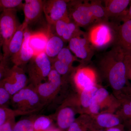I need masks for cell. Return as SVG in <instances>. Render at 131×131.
Returning <instances> with one entry per match:
<instances>
[{
	"mask_svg": "<svg viewBox=\"0 0 131 131\" xmlns=\"http://www.w3.org/2000/svg\"><path fill=\"white\" fill-rule=\"evenodd\" d=\"M120 105L119 100L100 86L93 98L87 114L93 116L102 113H115Z\"/></svg>",
	"mask_w": 131,
	"mask_h": 131,
	"instance_id": "obj_3",
	"label": "cell"
},
{
	"mask_svg": "<svg viewBox=\"0 0 131 131\" xmlns=\"http://www.w3.org/2000/svg\"><path fill=\"white\" fill-rule=\"evenodd\" d=\"M121 96H124L126 98L127 100L128 101V102H129V104H130V105L131 106V98H129V97H127V96H124V95H121Z\"/></svg>",
	"mask_w": 131,
	"mask_h": 131,
	"instance_id": "obj_41",
	"label": "cell"
},
{
	"mask_svg": "<svg viewBox=\"0 0 131 131\" xmlns=\"http://www.w3.org/2000/svg\"><path fill=\"white\" fill-rule=\"evenodd\" d=\"M118 99L121 105L115 113L120 117L124 126L131 130V106L125 96H121Z\"/></svg>",
	"mask_w": 131,
	"mask_h": 131,
	"instance_id": "obj_24",
	"label": "cell"
},
{
	"mask_svg": "<svg viewBox=\"0 0 131 131\" xmlns=\"http://www.w3.org/2000/svg\"><path fill=\"white\" fill-rule=\"evenodd\" d=\"M33 120L24 119L16 122L13 131H34Z\"/></svg>",
	"mask_w": 131,
	"mask_h": 131,
	"instance_id": "obj_32",
	"label": "cell"
},
{
	"mask_svg": "<svg viewBox=\"0 0 131 131\" xmlns=\"http://www.w3.org/2000/svg\"><path fill=\"white\" fill-rule=\"evenodd\" d=\"M44 1L25 0L23 10L25 15L24 22L28 26L37 21L43 13Z\"/></svg>",
	"mask_w": 131,
	"mask_h": 131,
	"instance_id": "obj_16",
	"label": "cell"
},
{
	"mask_svg": "<svg viewBox=\"0 0 131 131\" xmlns=\"http://www.w3.org/2000/svg\"><path fill=\"white\" fill-rule=\"evenodd\" d=\"M12 96V102L17 108L16 110L32 113L41 105L40 96L32 84Z\"/></svg>",
	"mask_w": 131,
	"mask_h": 131,
	"instance_id": "obj_5",
	"label": "cell"
},
{
	"mask_svg": "<svg viewBox=\"0 0 131 131\" xmlns=\"http://www.w3.org/2000/svg\"><path fill=\"white\" fill-rule=\"evenodd\" d=\"M80 113L77 107L68 99L58 111L57 116V122L59 129L68 130L75 121L76 115Z\"/></svg>",
	"mask_w": 131,
	"mask_h": 131,
	"instance_id": "obj_13",
	"label": "cell"
},
{
	"mask_svg": "<svg viewBox=\"0 0 131 131\" xmlns=\"http://www.w3.org/2000/svg\"><path fill=\"white\" fill-rule=\"evenodd\" d=\"M114 45L119 46L125 55H131V20L119 26Z\"/></svg>",
	"mask_w": 131,
	"mask_h": 131,
	"instance_id": "obj_18",
	"label": "cell"
},
{
	"mask_svg": "<svg viewBox=\"0 0 131 131\" xmlns=\"http://www.w3.org/2000/svg\"><path fill=\"white\" fill-rule=\"evenodd\" d=\"M3 58V54L1 52H0V62Z\"/></svg>",
	"mask_w": 131,
	"mask_h": 131,
	"instance_id": "obj_43",
	"label": "cell"
},
{
	"mask_svg": "<svg viewBox=\"0 0 131 131\" xmlns=\"http://www.w3.org/2000/svg\"><path fill=\"white\" fill-rule=\"evenodd\" d=\"M12 95L3 87L0 86V106L6 104L9 101Z\"/></svg>",
	"mask_w": 131,
	"mask_h": 131,
	"instance_id": "obj_34",
	"label": "cell"
},
{
	"mask_svg": "<svg viewBox=\"0 0 131 131\" xmlns=\"http://www.w3.org/2000/svg\"><path fill=\"white\" fill-rule=\"evenodd\" d=\"M47 78V81L34 86L40 99L46 101L52 99L57 94L63 81L62 76L52 68Z\"/></svg>",
	"mask_w": 131,
	"mask_h": 131,
	"instance_id": "obj_12",
	"label": "cell"
},
{
	"mask_svg": "<svg viewBox=\"0 0 131 131\" xmlns=\"http://www.w3.org/2000/svg\"><path fill=\"white\" fill-rule=\"evenodd\" d=\"M100 86L98 84L87 89L78 93L74 96L70 98L81 114H87L94 96Z\"/></svg>",
	"mask_w": 131,
	"mask_h": 131,
	"instance_id": "obj_15",
	"label": "cell"
},
{
	"mask_svg": "<svg viewBox=\"0 0 131 131\" xmlns=\"http://www.w3.org/2000/svg\"><path fill=\"white\" fill-rule=\"evenodd\" d=\"M131 131V130H128V131Z\"/></svg>",
	"mask_w": 131,
	"mask_h": 131,
	"instance_id": "obj_45",
	"label": "cell"
},
{
	"mask_svg": "<svg viewBox=\"0 0 131 131\" xmlns=\"http://www.w3.org/2000/svg\"><path fill=\"white\" fill-rule=\"evenodd\" d=\"M52 121L49 117L41 116L33 120L34 131H48L52 127Z\"/></svg>",
	"mask_w": 131,
	"mask_h": 131,
	"instance_id": "obj_28",
	"label": "cell"
},
{
	"mask_svg": "<svg viewBox=\"0 0 131 131\" xmlns=\"http://www.w3.org/2000/svg\"><path fill=\"white\" fill-rule=\"evenodd\" d=\"M50 33L43 31L31 32L29 45L33 51L34 56L45 51Z\"/></svg>",
	"mask_w": 131,
	"mask_h": 131,
	"instance_id": "obj_22",
	"label": "cell"
},
{
	"mask_svg": "<svg viewBox=\"0 0 131 131\" xmlns=\"http://www.w3.org/2000/svg\"><path fill=\"white\" fill-rule=\"evenodd\" d=\"M50 60L52 68L56 71L61 76L66 75L70 72H72L74 69L73 67L69 66L56 58Z\"/></svg>",
	"mask_w": 131,
	"mask_h": 131,
	"instance_id": "obj_31",
	"label": "cell"
},
{
	"mask_svg": "<svg viewBox=\"0 0 131 131\" xmlns=\"http://www.w3.org/2000/svg\"><path fill=\"white\" fill-rule=\"evenodd\" d=\"M17 11L8 9L0 14V39L2 49L6 47L21 25L17 17Z\"/></svg>",
	"mask_w": 131,
	"mask_h": 131,
	"instance_id": "obj_8",
	"label": "cell"
},
{
	"mask_svg": "<svg viewBox=\"0 0 131 131\" xmlns=\"http://www.w3.org/2000/svg\"><path fill=\"white\" fill-rule=\"evenodd\" d=\"M27 82L28 78L24 69L14 65L0 82V86L3 87L13 96L26 87Z\"/></svg>",
	"mask_w": 131,
	"mask_h": 131,
	"instance_id": "obj_10",
	"label": "cell"
},
{
	"mask_svg": "<svg viewBox=\"0 0 131 131\" xmlns=\"http://www.w3.org/2000/svg\"><path fill=\"white\" fill-rule=\"evenodd\" d=\"M93 128L92 117L89 115L81 114L67 130L68 131H92Z\"/></svg>",
	"mask_w": 131,
	"mask_h": 131,
	"instance_id": "obj_25",
	"label": "cell"
},
{
	"mask_svg": "<svg viewBox=\"0 0 131 131\" xmlns=\"http://www.w3.org/2000/svg\"><path fill=\"white\" fill-rule=\"evenodd\" d=\"M68 13L71 20L79 27L91 26L96 23L88 1H69Z\"/></svg>",
	"mask_w": 131,
	"mask_h": 131,
	"instance_id": "obj_6",
	"label": "cell"
},
{
	"mask_svg": "<svg viewBox=\"0 0 131 131\" xmlns=\"http://www.w3.org/2000/svg\"><path fill=\"white\" fill-rule=\"evenodd\" d=\"M106 14L109 18L119 19L127 11L131 1L130 0H106L104 1Z\"/></svg>",
	"mask_w": 131,
	"mask_h": 131,
	"instance_id": "obj_20",
	"label": "cell"
},
{
	"mask_svg": "<svg viewBox=\"0 0 131 131\" xmlns=\"http://www.w3.org/2000/svg\"><path fill=\"white\" fill-rule=\"evenodd\" d=\"M48 131H62V130L59 129V128L58 129V128H54V127H52Z\"/></svg>",
	"mask_w": 131,
	"mask_h": 131,
	"instance_id": "obj_40",
	"label": "cell"
},
{
	"mask_svg": "<svg viewBox=\"0 0 131 131\" xmlns=\"http://www.w3.org/2000/svg\"><path fill=\"white\" fill-rule=\"evenodd\" d=\"M28 27L24 22L19 27L6 47L2 49L3 58L8 59L18 52L23 45L26 28Z\"/></svg>",
	"mask_w": 131,
	"mask_h": 131,
	"instance_id": "obj_14",
	"label": "cell"
},
{
	"mask_svg": "<svg viewBox=\"0 0 131 131\" xmlns=\"http://www.w3.org/2000/svg\"><path fill=\"white\" fill-rule=\"evenodd\" d=\"M28 27L26 28L23 45L18 53L10 59L14 65L20 67L29 62L34 56L33 51L29 45L31 34Z\"/></svg>",
	"mask_w": 131,
	"mask_h": 131,
	"instance_id": "obj_17",
	"label": "cell"
},
{
	"mask_svg": "<svg viewBox=\"0 0 131 131\" xmlns=\"http://www.w3.org/2000/svg\"><path fill=\"white\" fill-rule=\"evenodd\" d=\"M122 95L131 98V84H129L124 88L120 96Z\"/></svg>",
	"mask_w": 131,
	"mask_h": 131,
	"instance_id": "obj_38",
	"label": "cell"
},
{
	"mask_svg": "<svg viewBox=\"0 0 131 131\" xmlns=\"http://www.w3.org/2000/svg\"><path fill=\"white\" fill-rule=\"evenodd\" d=\"M31 113L18 110H12L5 107L0 106V126L9 119L18 115H24Z\"/></svg>",
	"mask_w": 131,
	"mask_h": 131,
	"instance_id": "obj_27",
	"label": "cell"
},
{
	"mask_svg": "<svg viewBox=\"0 0 131 131\" xmlns=\"http://www.w3.org/2000/svg\"><path fill=\"white\" fill-rule=\"evenodd\" d=\"M119 26L104 21L96 22L90 26L87 34L94 49H102L111 45H114Z\"/></svg>",
	"mask_w": 131,
	"mask_h": 131,
	"instance_id": "obj_2",
	"label": "cell"
},
{
	"mask_svg": "<svg viewBox=\"0 0 131 131\" xmlns=\"http://www.w3.org/2000/svg\"><path fill=\"white\" fill-rule=\"evenodd\" d=\"M124 62L126 69L127 77L131 81V55H125Z\"/></svg>",
	"mask_w": 131,
	"mask_h": 131,
	"instance_id": "obj_36",
	"label": "cell"
},
{
	"mask_svg": "<svg viewBox=\"0 0 131 131\" xmlns=\"http://www.w3.org/2000/svg\"><path fill=\"white\" fill-rule=\"evenodd\" d=\"M9 59L3 58L0 62V82L5 78L10 69L9 65Z\"/></svg>",
	"mask_w": 131,
	"mask_h": 131,
	"instance_id": "obj_33",
	"label": "cell"
},
{
	"mask_svg": "<svg viewBox=\"0 0 131 131\" xmlns=\"http://www.w3.org/2000/svg\"><path fill=\"white\" fill-rule=\"evenodd\" d=\"M81 30L80 27L72 21L62 20L57 24L56 33L64 42H69Z\"/></svg>",
	"mask_w": 131,
	"mask_h": 131,
	"instance_id": "obj_21",
	"label": "cell"
},
{
	"mask_svg": "<svg viewBox=\"0 0 131 131\" xmlns=\"http://www.w3.org/2000/svg\"><path fill=\"white\" fill-rule=\"evenodd\" d=\"M92 131H106L105 130H103V129H96L95 128H93L92 129Z\"/></svg>",
	"mask_w": 131,
	"mask_h": 131,
	"instance_id": "obj_42",
	"label": "cell"
},
{
	"mask_svg": "<svg viewBox=\"0 0 131 131\" xmlns=\"http://www.w3.org/2000/svg\"><path fill=\"white\" fill-rule=\"evenodd\" d=\"M90 5L96 23L99 21H108V19L105 9L101 1H91Z\"/></svg>",
	"mask_w": 131,
	"mask_h": 131,
	"instance_id": "obj_26",
	"label": "cell"
},
{
	"mask_svg": "<svg viewBox=\"0 0 131 131\" xmlns=\"http://www.w3.org/2000/svg\"><path fill=\"white\" fill-rule=\"evenodd\" d=\"M64 43L56 34L50 32L45 52L50 59L55 58L64 47Z\"/></svg>",
	"mask_w": 131,
	"mask_h": 131,
	"instance_id": "obj_23",
	"label": "cell"
},
{
	"mask_svg": "<svg viewBox=\"0 0 131 131\" xmlns=\"http://www.w3.org/2000/svg\"><path fill=\"white\" fill-rule=\"evenodd\" d=\"M15 118L9 119L0 126V131H13L16 122Z\"/></svg>",
	"mask_w": 131,
	"mask_h": 131,
	"instance_id": "obj_35",
	"label": "cell"
},
{
	"mask_svg": "<svg viewBox=\"0 0 131 131\" xmlns=\"http://www.w3.org/2000/svg\"><path fill=\"white\" fill-rule=\"evenodd\" d=\"M55 58L71 67H73L74 62L77 61V58L68 47H64Z\"/></svg>",
	"mask_w": 131,
	"mask_h": 131,
	"instance_id": "obj_29",
	"label": "cell"
},
{
	"mask_svg": "<svg viewBox=\"0 0 131 131\" xmlns=\"http://www.w3.org/2000/svg\"></svg>",
	"mask_w": 131,
	"mask_h": 131,
	"instance_id": "obj_46",
	"label": "cell"
},
{
	"mask_svg": "<svg viewBox=\"0 0 131 131\" xmlns=\"http://www.w3.org/2000/svg\"><path fill=\"white\" fill-rule=\"evenodd\" d=\"M91 117L93 127L96 129H106L123 124L120 117L115 113H102Z\"/></svg>",
	"mask_w": 131,
	"mask_h": 131,
	"instance_id": "obj_19",
	"label": "cell"
},
{
	"mask_svg": "<svg viewBox=\"0 0 131 131\" xmlns=\"http://www.w3.org/2000/svg\"><path fill=\"white\" fill-rule=\"evenodd\" d=\"M2 48V44L1 42V39H0V52L1 51V48Z\"/></svg>",
	"mask_w": 131,
	"mask_h": 131,
	"instance_id": "obj_44",
	"label": "cell"
},
{
	"mask_svg": "<svg viewBox=\"0 0 131 131\" xmlns=\"http://www.w3.org/2000/svg\"><path fill=\"white\" fill-rule=\"evenodd\" d=\"M52 68L50 59L45 52L34 56L27 68L31 84L36 86L46 80Z\"/></svg>",
	"mask_w": 131,
	"mask_h": 131,
	"instance_id": "obj_4",
	"label": "cell"
},
{
	"mask_svg": "<svg viewBox=\"0 0 131 131\" xmlns=\"http://www.w3.org/2000/svg\"><path fill=\"white\" fill-rule=\"evenodd\" d=\"M125 55L119 46L114 45L101 58L98 64L100 72L117 99L129 84L124 62Z\"/></svg>",
	"mask_w": 131,
	"mask_h": 131,
	"instance_id": "obj_1",
	"label": "cell"
},
{
	"mask_svg": "<svg viewBox=\"0 0 131 131\" xmlns=\"http://www.w3.org/2000/svg\"><path fill=\"white\" fill-rule=\"evenodd\" d=\"M23 5L21 0H0V14L8 9H23Z\"/></svg>",
	"mask_w": 131,
	"mask_h": 131,
	"instance_id": "obj_30",
	"label": "cell"
},
{
	"mask_svg": "<svg viewBox=\"0 0 131 131\" xmlns=\"http://www.w3.org/2000/svg\"><path fill=\"white\" fill-rule=\"evenodd\" d=\"M129 20H131V5L129 9L127 10L124 14L120 18L119 20L124 22Z\"/></svg>",
	"mask_w": 131,
	"mask_h": 131,
	"instance_id": "obj_37",
	"label": "cell"
},
{
	"mask_svg": "<svg viewBox=\"0 0 131 131\" xmlns=\"http://www.w3.org/2000/svg\"><path fill=\"white\" fill-rule=\"evenodd\" d=\"M125 126L123 124H121L114 127H111L106 129V131H124Z\"/></svg>",
	"mask_w": 131,
	"mask_h": 131,
	"instance_id": "obj_39",
	"label": "cell"
},
{
	"mask_svg": "<svg viewBox=\"0 0 131 131\" xmlns=\"http://www.w3.org/2000/svg\"><path fill=\"white\" fill-rule=\"evenodd\" d=\"M72 80L78 93L98 84L95 71L84 65H81L73 69Z\"/></svg>",
	"mask_w": 131,
	"mask_h": 131,
	"instance_id": "obj_11",
	"label": "cell"
},
{
	"mask_svg": "<svg viewBox=\"0 0 131 131\" xmlns=\"http://www.w3.org/2000/svg\"><path fill=\"white\" fill-rule=\"evenodd\" d=\"M65 0H45L43 13L49 25L53 26L60 20H71L68 13V2Z\"/></svg>",
	"mask_w": 131,
	"mask_h": 131,
	"instance_id": "obj_9",
	"label": "cell"
},
{
	"mask_svg": "<svg viewBox=\"0 0 131 131\" xmlns=\"http://www.w3.org/2000/svg\"><path fill=\"white\" fill-rule=\"evenodd\" d=\"M68 48L82 63H88L93 56L94 49L90 42L87 33L80 30L69 41Z\"/></svg>",
	"mask_w": 131,
	"mask_h": 131,
	"instance_id": "obj_7",
	"label": "cell"
}]
</instances>
